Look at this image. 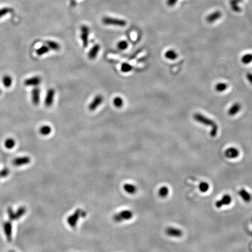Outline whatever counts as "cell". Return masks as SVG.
I'll use <instances>...</instances> for the list:
<instances>
[{"label":"cell","instance_id":"11","mask_svg":"<svg viewBox=\"0 0 252 252\" xmlns=\"http://www.w3.org/2000/svg\"><path fill=\"white\" fill-rule=\"evenodd\" d=\"M166 233L167 235L171 237L178 238L182 235V232L181 230L174 227H169L166 230Z\"/></svg>","mask_w":252,"mask_h":252},{"label":"cell","instance_id":"9","mask_svg":"<svg viewBox=\"0 0 252 252\" xmlns=\"http://www.w3.org/2000/svg\"><path fill=\"white\" fill-rule=\"evenodd\" d=\"M55 95V91L53 88L49 89L46 94L45 100V104L47 107H50L54 101V97Z\"/></svg>","mask_w":252,"mask_h":252},{"label":"cell","instance_id":"13","mask_svg":"<svg viewBox=\"0 0 252 252\" xmlns=\"http://www.w3.org/2000/svg\"><path fill=\"white\" fill-rule=\"evenodd\" d=\"M41 81V78L39 77H33L26 79L25 81V85L26 86L36 87L39 85L40 84Z\"/></svg>","mask_w":252,"mask_h":252},{"label":"cell","instance_id":"7","mask_svg":"<svg viewBox=\"0 0 252 252\" xmlns=\"http://www.w3.org/2000/svg\"><path fill=\"white\" fill-rule=\"evenodd\" d=\"M103 101V97L101 95H98L95 97L91 103L89 105V109L91 111L96 110Z\"/></svg>","mask_w":252,"mask_h":252},{"label":"cell","instance_id":"36","mask_svg":"<svg viewBox=\"0 0 252 252\" xmlns=\"http://www.w3.org/2000/svg\"><path fill=\"white\" fill-rule=\"evenodd\" d=\"M9 11H10V9L8 8H4L1 9H0V18L6 15Z\"/></svg>","mask_w":252,"mask_h":252},{"label":"cell","instance_id":"33","mask_svg":"<svg viewBox=\"0 0 252 252\" xmlns=\"http://www.w3.org/2000/svg\"><path fill=\"white\" fill-rule=\"evenodd\" d=\"M7 212H8V216L9 218V220L10 221H15V212L13 210V209L11 207H9L8 208L7 210Z\"/></svg>","mask_w":252,"mask_h":252},{"label":"cell","instance_id":"27","mask_svg":"<svg viewBox=\"0 0 252 252\" xmlns=\"http://www.w3.org/2000/svg\"><path fill=\"white\" fill-rule=\"evenodd\" d=\"M2 82H3V84L6 87L8 88L9 87L11 86L12 82V78L9 75H5L3 79H2Z\"/></svg>","mask_w":252,"mask_h":252},{"label":"cell","instance_id":"31","mask_svg":"<svg viewBox=\"0 0 252 252\" xmlns=\"http://www.w3.org/2000/svg\"><path fill=\"white\" fill-rule=\"evenodd\" d=\"M133 66L128 63H123L121 66V71L123 72H129L132 71Z\"/></svg>","mask_w":252,"mask_h":252},{"label":"cell","instance_id":"14","mask_svg":"<svg viewBox=\"0 0 252 252\" xmlns=\"http://www.w3.org/2000/svg\"><path fill=\"white\" fill-rule=\"evenodd\" d=\"M241 105L239 103H233L228 110V114L230 116H233L238 114L241 110Z\"/></svg>","mask_w":252,"mask_h":252},{"label":"cell","instance_id":"1","mask_svg":"<svg viewBox=\"0 0 252 252\" xmlns=\"http://www.w3.org/2000/svg\"><path fill=\"white\" fill-rule=\"evenodd\" d=\"M193 118L198 123L202 124L203 125L207 126L209 127H211V131L209 133V134L211 137H214L216 136L217 133L218 127L217 124V123L211 118L207 117L206 116H204L202 114L197 113L193 115Z\"/></svg>","mask_w":252,"mask_h":252},{"label":"cell","instance_id":"24","mask_svg":"<svg viewBox=\"0 0 252 252\" xmlns=\"http://www.w3.org/2000/svg\"><path fill=\"white\" fill-rule=\"evenodd\" d=\"M169 188L166 186H162L158 190V195L161 198H165L169 194Z\"/></svg>","mask_w":252,"mask_h":252},{"label":"cell","instance_id":"10","mask_svg":"<svg viewBox=\"0 0 252 252\" xmlns=\"http://www.w3.org/2000/svg\"><path fill=\"white\" fill-rule=\"evenodd\" d=\"M30 162V158L29 157H21L14 159L12 161L14 165L16 166H20L29 164Z\"/></svg>","mask_w":252,"mask_h":252},{"label":"cell","instance_id":"3","mask_svg":"<svg viewBox=\"0 0 252 252\" xmlns=\"http://www.w3.org/2000/svg\"><path fill=\"white\" fill-rule=\"evenodd\" d=\"M133 212L129 209H124L115 214L113 219L116 222H121L124 221H129L133 217Z\"/></svg>","mask_w":252,"mask_h":252},{"label":"cell","instance_id":"39","mask_svg":"<svg viewBox=\"0 0 252 252\" xmlns=\"http://www.w3.org/2000/svg\"><path fill=\"white\" fill-rule=\"evenodd\" d=\"M1 91L0 90V94H1Z\"/></svg>","mask_w":252,"mask_h":252},{"label":"cell","instance_id":"5","mask_svg":"<svg viewBox=\"0 0 252 252\" xmlns=\"http://www.w3.org/2000/svg\"><path fill=\"white\" fill-rule=\"evenodd\" d=\"M3 229L8 242H11L12 236V222L9 220L3 223Z\"/></svg>","mask_w":252,"mask_h":252},{"label":"cell","instance_id":"6","mask_svg":"<svg viewBox=\"0 0 252 252\" xmlns=\"http://www.w3.org/2000/svg\"><path fill=\"white\" fill-rule=\"evenodd\" d=\"M90 35V29L88 26L84 25L81 27V39L84 47H87L88 45V36Z\"/></svg>","mask_w":252,"mask_h":252},{"label":"cell","instance_id":"38","mask_svg":"<svg viewBox=\"0 0 252 252\" xmlns=\"http://www.w3.org/2000/svg\"><path fill=\"white\" fill-rule=\"evenodd\" d=\"M9 252H15L14 251H9Z\"/></svg>","mask_w":252,"mask_h":252},{"label":"cell","instance_id":"2","mask_svg":"<svg viewBox=\"0 0 252 252\" xmlns=\"http://www.w3.org/2000/svg\"><path fill=\"white\" fill-rule=\"evenodd\" d=\"M87 216V212L82 209L78 208L75 211L69 215L67 218V223L71 228H74L77 226V222L81 218H85Z\"/></svg>","mask_w":252,"mask_h":252},{"label":"cell","instance_id":"16","mask_svg":"<svg viewBox=\"0 0 252 252\" xmlns=\"http://www.w3.org/2000/svg\"><path fill=\"white\" fill-rule=\"evenodd\" d=\"M124 190L128 194H134L137 191V187L131 183H125L123 185Z\"/></svg>","mask_w":252,"mask_h":252},{"label":"cell","instance_id":"22","mask_svg":"<svg viewBox=\"0 0 252 252\" xmlns=\"http://www.w3.org/2000/svg\"><path fill=\"white\" fill-rule=\"evenodd\" d=\"M26 212V208L25 207H19L16 212H15V220H18L20 219L25 214Z\"/></svg>","mask_w":252,"mask_h":252},{"label":"cell","instance_id":"12","mask_svg":"<svg viewBox=\"0 0 252 252\" xmlns=\"http://www.w3.org/2000/svg\"><path fill=\"white\" fill-rule=\"evenodd\" d=\"M231 201H232L231 197L229 195L225 194V195L223 196V197L221 198V200H220L216 202L215 205H216L217 207L221 208V207L224 206L229 205V204L231 203Z\"/></svg>","mask_w":252,"mask_h":252},{"label":"cell","instance_id":"37","mask_svg":"<svg viewBox=\"0 0 252 252\" xmlns=\"http://www.w3.org/2000/svg\"><path fill=\"white\" fill-rule=\"evenodd\" d=\"M246 77L247 80L249 81V82L252 85V73H251V72L247 73Z\"/></svg>","mask_w":252,"mask_h":252},{"label":"cell","instance_id":"8","mask_svg":"<svg viewBox=\"0 0 252 252\" xmlns=\"http://www.w3.org/2000/svg\"><path fill=\"white\" fill-rule=\"evenodd\" d=\"M224 154L226 158L230 160L235 159L239 157V151L236 148L229 147L225 150Z\"/></svg>","mask_w":252,"mask_h":252},{"label":"cell","instance_id":"35","mask_svg":"<svg viewBox=\"0 0 252 252\" xmlns=\"http://www.w3.org/2000/svg\"><path fill=\"white\" fill-rule=\"evenodd\" d=\"M9 174V170L7 168H4L0 171V177L1 178H5Z\"/></svg>","mask_w":252,"mask_h":252},{"label":"cell","instance_id":"20","mask_svg":"<svg viewBox=\"0 0 252 252\" xmlns=\"http://www.w3.org/2000/svg\"><path fill=\"white\" fill-rule=\"evenodd\" d=\"M165 56L168 60H175V59L177 58V57H178V54H177V53L174 50L170 49V50H168L165 53Z\"/></svg>","mask_w":252,"mask_h":252},{"label":"cell","instance_id":"28","mask_svg":"<svg viewBox=\"0 0 252 252\" xmlns=\"http://www.w3.org/2000/svg\"><path fill=\"white\" fill-rule=\"evenodd\" d=\"M199 188L201 192L206 193L209 189V185L206 182H202L199 184Z\"/></svg>","mask_w":252,"mask_h":252},{"label":"cell","instance_id":"19","mask_svg":"<svg viewBox=\"0 0 252 252\" xmlns=\"http://www.w3.org/2000/svg\"><path fill=\"white\" fill-rule=\"evenodd\" d=\"M221 17V12L219 11H216V12H213L211 14L209 15L207 18V20L208 22L211 23V22H213L217 21Z\"/></svg>","mask_w":252,"mask_h":252},{"label":"cell","instance_id":"4","mask_svg":"<svg viewBox=\"0 0 252 252\" xmlns=\"http://www.w3.org/2000/svg\"><path fill=\"white\" fill-rule=\"evenodd\" d=\"M102 22L105 25H113L117 26H125L127 24L126 21L123 19H116L110 17H104L102 19Z\"/></svg>","mask_w":252,"mask_h":252},{"label":"cell","instance_id":"30","mask_svg":"<svg viewBox=\"0 0 252 252\" xmlns=\"http://www.w3.org/2000/svg\"><path fill=\"white\" fill-rule=\"evenodd\" d=\"M49 49L50 48L47 46H42L36 50V53L38 56H42L48 53L49 51Z\"/></svg>","mask_w":252,"mask_h":252},{"label":"cell","instance_id":"32","mask_svg":"<svg viewBox=\"0 0 252 252\" xmlns=\"http://www.w3.org/2000/svg\"><path fill=\"white\" fill-rule=\"evenodd\" d=\"M114 105L117 108H120L123 105V100L120 97H116L113 100Z\"/></svg>","mask_w":252,"mask_h":252},{"label":"cell","instance_id":"18","mask_svg":"<svg viewBox=\"0 0 252 252\" xmlns=\"http://www.w3.org/2000/svg\"><path fill=\"white\" fill-rule=\"evenodd\" d=\"M239 195L242 200L245 202H249L252 200V196L250 193L244 189H242L239 191Z\"/></svg>","mask_w":252,"mask_h":252},{"label":"cell","instance_id":"29","mask_svg":"<svg viewBox=\"0 0 252 252\" xmlns=\"http://www.w3.org/2000/svg\"><path fill=\"white\" fill-rule=\"evenodd\" d=\"M15 142L12 138H8L5 142V146L8 149H12L15 147Z\"/></svg>","mask_w":252,"mask_h":252},{"label":"cell","instance_id":"15","mask_svg":"<svg viewBox=\"0 0 252 252\" xmlns=\"http://www.w3.org/2000/svg\"><path fill=\"white\" fill-rule=\"evenodd\" d=\"M40 91L38 88H35L32 91V100L35 105H38L40 102Z\"/></svg>","mask_w":252,"mask_h":252},{"label":"cell","instance_id":"23","mask_svg":"<svg viewBox=\"0 0 252 252\" xmlns=\"http://www.w3.org/2000/svg\"><path fill=\"white\" fill-rule=\"evenodd\" d=\"M46 46H48V47L50 49H51L53 50H55V51H57L59 50L60 48V45L54 42V41H51V40H48L46 42Z\"/></svg>","mask_w":252,"mask_h":252},{"label":"cell","instance_id":"21","mask_svg":"<svg viewBox=\"0 0 252 252\" xmlns=\"http://www.w3.org/2000/svg\"><path fill=\"white\" fill-rule=\"evenodd\" d=\"M228 88V85L225 82H218L215 87L216 91L218 92H222L225 91Z\"/></svg>","mask_w":252,"mask_h":252},{"label":"cell","instance_id":"17","mask_svg":"<svg viewBox=\"0 0 252 252\" xmlns=\"http://www.w3.org/2000/svg\"><path fill=\"white\" fill-rule=\"evenodd\" d=\"M99 50H100L99 45H94L92 47V48L90 50V51H89L88 58L91 60L95 59L96 57Z\"/></svg>","mask_w":252,"mask_h":252},{"label":"cell","instance_id":"25","mask_svg":"<svg viewBox=\"0 0 252 252\" xmlns=\"http://www.w3.org/2000/svg\"><path fill=\"white\" fill-rule=\"evenodd\" d=\"M241 61L244 64H249L252 62V54L249 53L243 55L241 58Z\"/></svg>","mask_w":252,"mask_h":252},{"label":"cell","instance_id":"26","mask_svg":"<svg viewBox=\"0 0 252 252\" xmlns=\"http://www.w3.org/2000/svg\"><path fill=\"white\" fill-rule=\"evenodd\" d=\"M40 133L43 136H47L50 134L51 131V129L48 126H43L40 127L39 130Z\"/></svg>","mask_w":252,"mask_h":252},{"label":"cell","instance_id":"34","mask_svg":"<svg viewBox=\"0 0 252 252\" xmlns=\"http://www.w3.org/2000/svg\"><path fill=\"white\" fill-rule=\"evenodd\" d=\"M117 46L120 50H126V48H127L128 43L126 41L123 40V41L119 42V43L117 44Z\"/></svg>","mask_w":252,"mask_h":252}]
</instances>
